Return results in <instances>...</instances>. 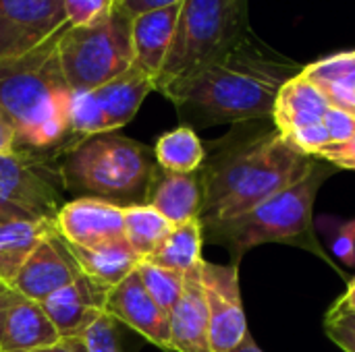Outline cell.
Segmentation results:
<instances>
[{"mask_svg":"<svg viewBox=\"0 0 355 352\" xmlns=\"http://www.w3.org/2000/svg\"><path fill=\"white\" fill-rule=\"evenodd\" d=\"M302 68L250 33L162 95L173 102L181 124L191 129L270 120L281 87Z\"/></svg>","mask_w":355,"mask_h":352,"instance_id":"cell-1","label":"cell"},{"mask_svg":"<svg viewBox=\"0 0 355 352\" xmlns=\"http://www.w3.org/2000/svg\"><path fill=\"white\" fill-rule=\"evenodd\" d=\"M316 158L285 139L272 120L235 124L206 149L200 174L202 226L248 214L262 201L302 180Z\"/></svg>","mask_w":355,"mask_h":352,"instance_id":"cell-2","label":"cell"},{"mask_svg":"<svg viewBox=\"0 0 355 352\" xmlns=\"http://www.w3.org/2000/svg\"><path fill=\"white\" fill-rule=\"evenodd\" d=\"M62 29L27 52L0 60V108L12 120L21 149L58 154L75 141L69 129L71 87L56 52Z\"/></svg>","mask_w":355,"mask_h":352,"instance_id":"cell-3","label":"cell"},{"mask_svg":"<svg viewBox=\"0 0 355 352\" xmlns=\"http://www.w3.org/2000/svg\"><path fill=\"white\" fill-rule=\"evenodd\" d=\"M335 172V166L316 158L312 170L295 185L283 189L243 216L204 226V239L223 245L231 255V263H239L254 247L279 243L304 249L341 274L337 263L320 245L314 226L316 195L324 180H329Z\"/></svg>","mask_w":355,"mask_h":352,"instance_id":"cell-4","label":"cell"},{"mask_svg":"<svg viewBox=\"0 0 355 352\" xmlns=\"http://www.w3.org/2000/svg\"><path fill=\"white\" fill-rule=\"evenodd\" d=\"M56 156H62L58 178L69 193L121 207L146 203L156 160L144 143L116 133H102L71 141Z\"/></svg>","mask_w":355,"mask_h":352,"instance_id":"cell-5","label":"cell"},{"mask_svg":"<svg viewBox=\"0 0 355 352\" xmlns=\"http://www.w3.org/2000/svg\"><path fill=\"white\" fill-rule=\"evenodd\" d=\"M250 0H183L177 33L156 81V91L212 62L243 37L250 29Z\"/></svg>","mask_w":355,"mask_h":352,"instance_id":"cell-6","label":"cell"},{"mask_svg":"<svg viewBox=\"0 0 355 352\" xmlns=\"http://www.w3.org/2000/svg\"><path fill=\"white\" fill-rule=\"evenodd\" d=\"M58 62L71 91L98 89L133 66L131 17L121 8L94 27H64L58 44Z\"/></svg>","mask_w":355,"mask_h":352,"instance_id":"cell-7","label":"cell"},{"mask_svg":"<svg viewBox=\"0 0 355 352\" xmlns=\"http://www.w3.org/2000/svg\"><path fill=\"white\" fill-rule=\"evenodd\" d=\"M48 156L21 147L0 156V224L56 218L62 207L60 178Z\"/></svg>","mask_w":355,"mask_h":352,"instance_id":"cell-8","label":"cell"},{"mask_svg":"<svg viewBox=\"0 0 355 352\" xmlns=\"http://www.w3.org/2000/svg\"><path fill=\"white\" fill-rule=\"evenodd\" d=\"M200 276L210 317L212 352L235 351L250 336L241 301L239 263H212L204 259Z\"/></svg>","mask_w":355,"mask_h":352,"instance_id":"cell-9","label":"cell"},{"mask_svg":"<svg viewBox=\"0 0 355 352\" xmlns=\"http://www.w3.org/2000/svg\"><path fill=\"white\" fill-rule=\"evenodd\" d=\"M83 272L77 259L73 257L67 241L54 228L31 251V255L19 270L15 282L10 284V290H15L27 301L42 303L56 290L71 284Z\"/></svg>","mask_w":355,"mask_h":352,"instance_id":"cell-10","label":"cell"},{"mask_svg":"<svg viewBox=\"0 0 355 352\" xmlns=\"http://www.w3.org/2000/svg\"><path fill=\"white\" fill-rule=\"evenodd\" d=\"M106 313L114 322H121L137 332L160 351L173 352L168 313L150 297L137 270L108 290Z\"/></svg>","mask_w":355,"mask_h":352,"instance_id":"cell-11","label":"cell"},{"mask_svg":"<svg viewBox=\"0 0 355 352\" xmlns=\"http://www.w3.org/2000/svg\"><path fill=\"white\" fill-rule=\"evenodd\" d=\"M56 232L71 245L98 247L125 239L123 207L96 197L64 201L54 218Z\"/></svg>","mask_w":355,"mask_h":352,"instance_id":"cell-12","label":"cell"},{"mask_svg":"<svg viewBox=\"0 0 355 352\" xmlns=\"http://www.w3.org/2000/svg\"><path fill=\"white\" fill-rule=\"evenodd\" d=\"M108 290V286L81 274L40 305L60 338H79L106 313Z\"/></svg>","mask_w":355,"mask_h":352,"instance_id":"cell-13","label":"cell"},{"mask_svg":"<svg viewBox=\"0 0 355 352\" xmlns=\"http://www.w3.org/2000/svg\"><path fill=\"white\" fill-rule=\"evenodd\" d=\"M181 2L146 10L131 17V44H133V66L144 71L148 77L158 81L166 56L171 52Z\"/></svg>","mask_w":355,"mask_h":352,"instance_id":"cell-14","label":"cell"},{"mask_svg":"<svg viewBox=\"0 0 355 352\" xmlns=\"http://www.w3.org/2000/svg\"><path fill=\"white\" fill-rule=\"evenodd\" d=\"M168 319L173 352H212L210 317L202 288L200 268L185 274L183 295L168 313Z\"/></svg>","mask_w":355,"mask_h":352,"instance_id":"cell-15","label":"cell"},{"mask_svg":"<svg viewBox=\"0 0 355 352\" xmlns=\"http://www.w3.org/2000/svg\"><path fill=\"white\" fill-rule=\"evenodd\" d=\"M146 203L162 214L173 226L200 218L202 214V185L200 174L168 172L156 166Z\"/></svg>","mask_w":355,"mask_h":352,"instance_id":"cell-16","label":"cell"},{"mask_svg":"<svg viewBox=\"0 0 355 352\" xmlns=\"http://www.w3.org/2000/svg\"><path fill=\"white\" fill-rule=\"evenodd\" d=\"M331 104L324 98V93L300 73L281 87L275 100L270 120L275 129L283 137H287L297 129L322 122Z\"/></svg>","mask_w":355,"mask_h":352,"instance_id":"cell-17","label":"cell"},{"mask_svg":"<svg viewBox=\"0 0 355 352\" xmlns=\"http://www.w3.org/2000/svg\"><path fill=\"white\" fill-rule=\"evenodd\" d=\"M60 336L42 305L17 295L4 319L0 352L40 351L56 344Z\"/></svg>","mask_w":355,"mask_h":352,"instance_id":"cell-18","label":"cell"},{"mask_svg":"<svg viewBox=\"0 0 355 352\" xmlns=\"http://www.w3.org/2000/svg\"><path fill=\"white\" fill-rule=\"evenodd\" d=\"M94 91L104 110L108 133H116L119 129H123L135 118L148 93L156 91V83L144 71L131 66L127 73L104 83Z\"/></svg>","mask_w":355,"mask_h":352,"instance_id":"cell-19","label":"cell"},{"mask_svg":"<svg viewBox=\"0 0 355 352\" xmlns=\"http://www.w3.org/2000/svg\"><path fill=\"white\" fill-rule=\"evenodd\" d=\"M81 272L92 280L112 288L137 270L141 257L131 249L127 239L112 241L98 247H77L67 243Z\"/></svg>","mask_w":355,"mask_h":352,"instance_id":"cell-20","label":"cell"},{"mask_svg":"<svg viewBox=\"0 0 355 352\" xmlns=\"http://www.w3.org/2000/svg\"><path fill=\"white\" fill-rule=\"evenodd\" d=\"M302 75L324 93L331 108L355 114V50L306 64Z\"/></svg>","mask_w":355,"mask_h":352,"instance_id":"cell-21","label":"cell"},{"mask_svg":"<svg viewBox=\"0 0 355 352\" xmlns=\"http://www.w3.org/2000/svg\"><path fill=\"white\" fill-rule=\"evenodd\" d=\"M52 230L54 220H15L0 224V282L6 288H10L31 251Z\"/></svg>","mask_w":355,"mask_h":352,"instance_id":"cell-22","label":"cell"},{"mask_svg":"<svg viewBox=\"0 0 355 352\" xmlns=\"http://www.w3.org/2000/svg\"><path fill=\"white\" fill-rule=\"evenodd\" d=\"M202 245H204V226L202 220L196 218L173 226L171 234L162 241V245L144 261H150L158 268L185 276L191 270L200 268V263L204 261Z\"/></svg>","mask_w":355,"mask_h":352,"instance_id":"cell-23","label":"cell"},{"mask_svg":"<svg viewBox=\"0 0 355 352\" xmlns=\"http://www.w3.org/2000/svg\"><path fill=\"white\" fill-rule=\"evenodd\" d=\"M156 166L168 172L191 174L198 172L206 160V147L198 137L196 129L187 124H179L160 135L154 145Z\"/></svg>","mask_w":355,"mask_h":352,"instance_id":"cell-24","label":"cell"},{"mask_svg":"<svg viewBox=\"0 0 355 352\" xmlns=\"http://www.w3.org/2000/svg\"><path fill=\"white\" fill-rule=\"evenodd\" d=\"M0 17L40 41L67 25L62 0H0Z\"/></svg>","mask_w":355,"mask_h":352,"instance_id":"cell-25","label":"cell"},{"mask_svg":"<svg viewBox=\"0 0 355 352\" xmlns=\"http://www.w3.org/2000/svg\"><path fill=\"white\" fill-rule=\"evenodd\" d=\"M123 216H125V239L141 259L152 255L173 230V224L148 203L127 205L123 207Z\"/></svg>","mask_w":355,"mask_h":352,"instance_id":"cell-26","label":"cell"},{"mask_svg":"<svg viewBox=\"0 0 355 352\" xmlns=\"http://www.w3.org/2000/svg\"><path fill=\"white\" fill-rule=\"evenodd\" d=\"M69 129L71 137L75 141L96 137L102 133H108L104 110L98 102V95L94 89L87 91H71L69 102Z\"/></svg>","mask_w":355,"mask_h":352,"instance_id":"cell-27","label":"cell"},{"mask_svg":"<svg viewBox=\"0 0 355 352\" xmlns=\"http://www.w3.org/2000/svg\"><path fill=\"white\" fill-rule=\"evenodd\" d=\"M137 274L141 278V284L150 293V297L166 313H171L173 307L177 305V301L183 295L185 276H181L177 272H171V270H164V268H158V266H154L150 261H144V259L137 266Z\"/></svg>","mask_w":355,"mask_h":352,"instance_id":"cell-28","label":"cell"},{"mask_svg":"<svg viewBox=\"0 0 355 352\" xmlns=\"http://www.w3.org/2000/svg\"><path fill=\"white\" fill-rule=\"evenodd\" d=\"M314 226L324 232L335 259L345 268H355V218L339 220L335 216H322L314 220Z\"/></svg>","mask_w":355,"mask_h":352,"instance_id":"cell-29","label":"cell"},{"mask_svg":"<svg viewBox=\"0 0 355 352\" xmlns=\"http://www.w3.org/2000/svg\"><path fill=\"white\" fill-rule=\"evenodd\" d=\"M116 8V0H62L64 23L75 29L100 25L110 19Z\"/></svg>","mask_w":355,"mask_h":352,"instance_id":"cell-30","label":"cell"},{"mask_svg":"<svg viewBox=\"0 0 355 352\" xmlns=\"http://www.w3.org/2000/svg\"><path fill=\"white\" fill-rule=\"evenodd\" d=\"M324 334L343 352H355V313L335 303L324 315Z\"/></svg>","mask_w":355,"mask_h":352,"instance_id":"cell-31","label":"cell"},{"mask_svg":"<svg viewBox=\"0 0 355 352\" xmlns=\"http://www.w3.org/2000/svg\"><path fill=\"white\" fill-rule=\"evenodd\" d=\"M116 322L104 313L85 334H83V340H85V346L87 352H123L121 351V344H119V338H116V330H114Z\"/></svg>","mask_w":355,"mask_h":352,"instance_id":"cell-32","label":"cell"},{"mask_svg":"<svg viewBox=\"0 0 355 352\" xmlns=\"http://www.w3.org/2000/svg\"><path fill=\"white\" fill-rule=\"evenodd\" d=\"M35 44H40V39H35L25 29L17 27L15 23L0 17V60L23 54L29 48H33Z\"/></svg>","mask_w":355,"mask_h":352,"instance_id":"cell-33","label":"cell"},{"mask_svg":"<svg viewBox=\"0 0 355 352\" xmlns=\"http://www.w3.org/2000/svg\"><path fill=\"white\" fill-rule=\"evenodd\" d=\"M285 139H289L300 151H304L306 156H312V158H316V154L331 143V137H329V133H327L322 122L297 129V131L289 133Z\"/></svg>","mask_w":355,"mask_h":352,"instance_id":"cell-34","label":"cell"},{"mask_svg":"<svg viewBox=\"0 0 355 352\" xmlns=\"http://www.w3.org/2000/svg\"><path fill=\"white\" fill-rule=\"evenodd\" d=\"M322 124L331 137V143H343L355 137V114H349L339 108H329L322 118Z\"/></svg>","mask_w":355,"mask_h":352,"instance_id":"cell-35","label":"cell"},{"mask_svg":"<svg viewBox=\"0 0 355 352\" xmlns=\"http://www.w3.org/2000/svg\"><path fill=\"white\" fill-rule=\"evenodd\" d=\"M316 158L337 170H355V137L343 143H329L316 154Z\"/></svg>","mask_w":355,"mask_h":352,"instance_id":"cell-36","label":"cell"},{"mask_svg":"<svg viewBox=\"0 0 355 352\" xmlns=\"http://www.w3.org/2000/svg\"><path fill=\"white\" fill-rule=\"evenodd\" d=\"M183 0H121L119 2V8L129 15V17H135L139 12H146V10H154V8H162V6H171V4H179Z\"/></svg>","mask_w":355,"mask_h":352,"instance_id":"cell-37","label":"cell"},{"mask_svg":"<svg viewBox=\"0 0 355 352\" xmlns=\"http://www.w3.org/2000/svg\"><path fill=\"white\" fill-rule=\"evenodd\" d=\"M17 147V129L10 116L0 108V156L15 151Z\"/></svg>","mask_w":355,"mask_h":352,"instance_id":"cell-38","label":"cell"},{"mask_svg":"<svg viewBox=\"0 0 355 352\" xmlns=\"http://www.w3.org/2000/svg\"><path fill=\"white\" fill-rule=\"evenodd\" d=\"M31 352H87V346H85L83 336H79V338H60L52 346H46V349Z\"/></svg>","mask_w":355,"mask_h":352,"instance_id":"cell-39","label":"cell"},{"mask_svg":"<svg viewBox=\"0 0 355 352\" xmlns=\"http://www.w3.org/2000/svg\"><path fill=\"white\" fill-rule=\"evenodd\" d=\"M15 297H17V293L10 290V288H6V290L0 293V340H2V330H4V319H6L8 307L12 305Z\"/></svg>","mask_w":355,"mask_h":352,"instance_id":"cell-40","label":"cell"},{"mask_svg":"<svg viewBox=\"0 0 355 352\" xmlns=\"http://www.w3.org/2000/svg\"><path fill=\"white\" fill-rule=\"evenodd\" d=\"M335 303H339L343 309H347V311H354L355 313V278H352V280H349L345 295H343V297H339Z\"/></svg>","mask_w":355,"mask_h":352,"instance_id":"cell-41","label":"cell"},{"mask_svg":"<svg viewBox=\"0 0 355 352\" xmlns=\"http://www.w3.org/2000/svg\"><path fill=\"white\" fill-rule=\"evenodd\" d=\"M231 352H264V351L256 344V340H254V338H252V334H250V336H248V338H245V340H243L235 351H231Z\"/></svg>","mask_w":355,"mask_h":352,"instance_id":"cell-42","label":"cell"},{"mask_svg":"<svg viewBox=\"0 0 355 352\" xmlns=\"http://www.w3.org/2000/svg\"><path fill=\"white\" fill-rule=\"evenodd\" d=\"M2 290H6V286H4V284L0 282V293H2Z\"/></svg>","mask_w":355,"mask_h":352,"instance_id":"cell-43","label":"cell"},{"mask_svg":"<svg viewBox=\"0 0 355 352\" xmlns=\"http://www.w3.org/2000/svg\"><path fill=\"white\" fill-rule=\"evenodd\" d=\"M116 2H121V0H116Z\"/></svg>","mask_w":355,"mask_h":352,"instance_id":"cell-44","label":"cell"}]
</instances>
